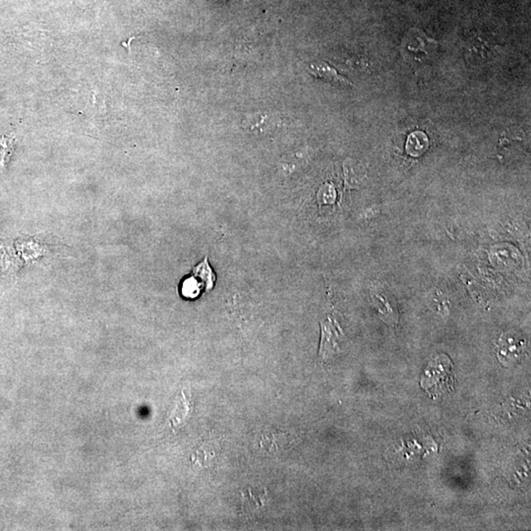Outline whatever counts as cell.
I'll return each instance as SVG.
<instances>
[{"label": "cell", "mask_w": 531, "mask_h": 531, "mask_svg": "<svg viewBox=\"0 0 531 531\" xmlns=\"http://www.w3.org/2000/svg\"><path fill=\"white\" fill-rule=\"evenodd\" d=\"M454 374L451 360L440 355L430 362L422 380V388L433 398L442 397L453 389Z\"/></svg>", "instance_id": "obj_1"}, {"label": "cell", "mask_w": 531, "mask_h": 531, "mask_svg": "<svg viewBox=\"0 0 531 531\" xmlns=\"http://www.w3.org/2000/svg\"><path fill=\"white\" fill-rule=\"evenodd\" d=\"M404 49L414 58H423L432 55L437 49L438 42L428 37L420 29L414 28L404 39Z\"/></svg>", "instance_id": "obj_2"}, {"label": "cell", "mask_w": 531, "mask_h": 531, "mask_svg": "<svg viewBox=\"0 0 531 531\" xmlns=\"http://www.w3.org/2000/svg\"><path fill=\"white\" fill-rule=\"evenodd\" d=\"M278 119L272 114H256L247 116L243 127L251 134L262 135L274 131L278 126Z\"/></svg>", "instance_id": "obj_3"}, {"label": "cell", "mask_w": 531, "mask_h": 531, "mask_svg": "<svg viewBox=\"0 0 531 531\" xmlns=\"http://www.w3.org/2000/svg\"><path fill=\"white\" fill-rule=\"evenodd\" d=\"M313 76L322 80L327 81L335 86L348 87L352 86V82L337 73L336 69L327 64L326 62H318L312 63L309 67Z\"/></svg>", "instance_id": "obj_4"}, {"label": "cell", "mask_w": 531, "mask_h": 531, "mask_svg": "<svg viewBox=\"0 0 531 531\" xmlns=\"http://www.w3.org/2000/svg\"><path fill=\"white\" fill-rule=\"evenodd\" d=\"M322 326V341L320 348V357H326L331 353L336 352L339 350L337 346V328L335 327L331 319L321 322Z\"/></svg>", "instance_id": "obj_5"}, {"label": "cell", "mask_w": 531, "mask_h": 531, "mask_svg": "<svg viewBox=\"0 0 531 531\" xmlns=\"http://www.w3.org/2000/svg\"><path fill=\"white\" fill-rule=\"evenodd\" d=\"M372 301L377 307L378 311L380 312L382 317L386 315L384 318L385 322H388V324H390V322H397L398 314L395 311L396 307L393 306V302L390 300L388 294L380 292V289L372 290Z\"/></svg>", "instance_id": "obj_6"}, {"label": "cell", "mask_w": 531, "mask_h": 531, "mask_svg": "<svg viewBox=\"0 0 531 531\" xmlns=\"http://www.w3.org/2000/svg\"><path fill=\"white\" fill-rule=\"evenodd\" d=\"M428 147L429 141L425 133L416 131L409 135L406 142V152L411 157L422 156Z\"/></svg>", "instance_id": "obj_7"}, {"label": "cell", "mask_w": 531, "mask_h": 531, "mask_svg": "<svg viewBox=\"0 0 531 531\" xmlns=\"http://www.w3.org/2000/svg\"><path fill=\"white\" fill-rule=\"evenodd\" d=\"M194 274L203 281L205 289L210 290L213 289V283H215V274L211 271V266L209 265L208 258H205L203 262L197 265L194 269Z\"/></svg>", "instance_id": "obj_8"}, {"label": "cell", "mask_w": 531, "mask_h": 531, "mask_svg": "<svg viewBox=\"0 0 531 531\" xmlns=\"http://www.w3.org/2000/svg\"><path fill=\"white\" fill-rule=\"evenodd\" d=\"M336 199V192L333 186H323L319 191L318 200L320 204H333Z\"/></svg>", "instance_id": "obj_9"}, {"label": "cell", "mask_w": 531, "mask_h": 531, "mask_svg": "<svg viewBox=\"0 0 531 531\" xmlns=\"http://www.w3.org/2000/svg\"><path fill=\"white\" fill-rule=\"evenodd\" d=\"M200 285L199 283L195 280V279H189L183 283V296L189 297V298H194L199 294Z\"/></svg>", "instance_id": "obj_10"}]
</instances>
